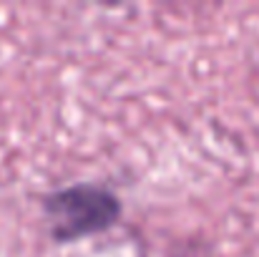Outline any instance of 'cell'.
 <instances>
[{
    "instance_id": "obj_1",
    "label": "cell",
    "mask_w": 259,
    "mask_h": 257,
    "mask_svg": "<svg viewBox=\"0 0 259 257\" xmlns=\"http://www.w3.org/2000/svg\"><path fill=\"white\" fill-rule=\"evenodd\" d=\"M46 219L53 240L73 242L111 227L121 217V202L96 184L66 187L46 199Z\"/></svg>"
}]
</instances>
